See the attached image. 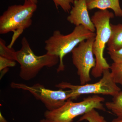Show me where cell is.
Instances as JSON below:
<instances>
[{"instance_id":"6da1fadb","label":"cell","mask_w":122,"mask_h":122,"mask_svg":"<svg viewBox=\"0 0 122 122\" xmlns=\"http://www.w3.org/2000/svg\"><path fill=\"white\" fill-rule=\"evenodd\" d=\"M37 9L36 4L29 0H25L23 5H14L9 6L0 17V34H5L13 32V36L10 48L17 39L32 25V17Z\"/></svg>"},{"instance_id":"7a4b0ae2","label":"cell","mask_w":122,"mask_h":122,"mask_svg":"<svg viewBox=\"0 0 122 122\" xmlns=\"http://www.w3.org/2000/svg\"><path fill=\"white\" fill-rule=\"evenodd\" d=\"M95 33L92 32L82 25L75 26L72 32L67 35L62 34L59 30H55L52 35L45 41L46 53L59 57L57 73L64 71V57L81 42L90 38L95 37Z\"/></svg>"},{"instance_id":"3957f363","label":"cell","mask_w":122,"mask_h":122,"mask_svg":"<svg viewBox=\"0 0 122 122\" xmlns=\"http://www.w3.org/2000/svg\"><path fill=\"white\" fill-rule=\"evenodd\" d=\"M114 14L107 10L96 11L91 17L96 29V35L93 45V51L96 59L95 66L92 70L91 74L95 78L102 75L103 71L110 69V65L104 58V50L111 33L110 20Z\"/></svg>"},{"instance_id":"277c9868","label":"cell","mask_w":122,"mask_h":122,"mask_svg":"<svg viewBox=\"0 0 122 122\" xmlns=\"http://www.w3.org/2000/svg\"><path fill=\"white\" fill-rule=\"evenodd\" d=\"M20 49L16 51V61L20 65L19 75L25 81L35 78L44 67L51 68L59 63V57L46 53L41 56L36 55L32 50L26 37L21 40Z\"/></svg>"},{"instance_id":"5b68a950","label":"cell","mask_w":122,"mask_h":122,"mask_svg":"<svg viewBox=\"0 0 122 122\" xmlns=\"http://www.w3.org/2000/svg\"><path fill=\"white\" fill-rule=\"evenodd\" d=\"M104 101L103 97L96 95L87 97L79 102L68 99L59 108L52 111L47 110L44 116L52 122H72L75 118L93 109L106 111L102 103Z\"/></svg>"},{"instance_id":"8992f818","label":"cell","mask_w":122,"mask_h":122,"mask_svg":"<svg viewBox=\"0 0 122 122\" xmlns=\"http://www.w3.org/2000/svg\"><path fill=\"white\" fill-rule=\"evenodd\" d=\"M109 69H107L103 71L102 77L96 83L76 85L62 82L56 84L55 86L59 89L72 91V99H75L81 95L87 94H102L113 97L121 91V89L114 81Z\"/></svg>"},{"instance_id":"52a82bcc","label":"cell","mask_w":122,"mask_h":122,"mask_svg":"<svg viewBox=\"0 0 122 122\" xmlns=\"http://www.w3.org/2000/svg\"><path fill=\"white\" fill-rule=\"evenodd\" d=\"M10 86L13 89L28 91L36 99L43 103L49 111L58 109L64 105L68 99H72V92L70 90H64L60 89L54 90L46 89L40 83L29 86L14 82H11Z\"/></svg>"},{"instance_id":"ba28073f","label":"cell","mask_w":122,"mask_h":122,"mask_svg":"<svg viewBox=\"0 0 122 122\" xmlns=\"http://www.w3.org/2000/svg\"><path fill=\"white\" fill-rule=\"evenodd\" d=\"M95 38L81 42L71 52L72 62L77 69L81 85L91 81L90 73L96 65L92 48Z\"/></svg>"},{"instance_id":"9c48e42d","label":"cell","mask_w":122,"mask_h":122,"mask_svg":"<svg viewBox=\"0 0 122 122\" xmlns=\"http://www.w3.org/2000/svg\"><path fill=\"white\" fill-rule=\"evenodd\" d=\"M67 20L75 26L82 25L95 33L96 29L90 17L86 0H76L73 4Z\"/></svg>"},{"instance_id":"30bf717a","label":"cell","mask_w":122,"mask_h":122,"mask_svg":"<svg viewBox=\"0 0 122 122\" xmlns=\"http://www.w3.org/2000/svg\"><path fill=\"white\" fill-rule=\"evenodd\" d=\"M88 10L97 9L99 10L111 9L116 16L122 17V9L119 0H86Z\"/></svg>"},{"instance_id":"8fae6325","label":"cell","mask_w":122,"mask_h":122,"mask_svg":"<svg viewBox=\"0 0 122 122\" xmlns=\"http://www.w3.org/2000/svg\"><path fill=\"white\" fill-rule=\"evenodd\" d=\"M111 33L107 44V50L116 51L122 48V24H111Z\"/></svg>"},{"instance_id":"7c38bea8","label":"cell","mask_w":122,"mask_h":122,"mask_svg":"<svg viewBox=\"0 0 122 122\" xmlns=\"http://www.w3.org/2000/svg\"><path fill=\"white\" fill-rule=\"evenodd\" d=\"M106 107L119 118H122V91L113 97L112 101L105 104Z\"/></svg>"},{"instance_id":"4fadbf2b","label":"cell","mask_w":122,"mask_h":122,"mask_svg":"<svg viewBox=\"0 0 122 122\" xmlns=\"http://www.w3.org/2000/svg\"><path fill=\"white\" fill-rule=\"evenodd\" d=\"M16 53L13 48L6 46L4 40L0 38V56L16 61Z\"/></svg>"},{"instance_id":"5bb4252c","label":"cell","mask_w":122,"mask_h":122,"mask_svg":"<svg viewBox=\"0 0 122 122\" xmlns=\"http://www.w3.org/2000/svg\"><path fill=\"white\" fill-rule=\"evenodd\" d=\"M111 73L114 81L117 84L122 86V62H113L110 66Z\"/></svg>"},{"instance_id":"9a60e30c","label":"cell","mask_w":122,"mask_h":122,"mask_svg":"<svg viewBox=\"0 0 122 122\" xmlns=\"http://www.w3.org/2000/svg\"><path fill=\"white\" fill-rule=\"evenodd\" d=\"M103 117L100 115L98 112L93 109L83 115L79 119V121L86 120L88 122H100Z\"/></svg>"},{"instance_id":"2e32d148","label":"cell","mask_w":122,"mask_h":122,"mask_svg":"<svg viewBox=\"0 0 122 122\" xmlns=\"http://www.w3.org/2000/svg\"><path fill=\"white\" fill-rule=\"evenodd\" d=\"M76 0H53L57 9L60 7L66 12H69L72 8V4Z\"/></svg>"},{"instance_id":"e0dca14e","label":"cell","mask_w":122,"mask_h":122,"mask_svg":"<svg viewBox=\"0 0 122 122\" xmlns=\"http://www.w3.org/2000/svg\"><path fill=\"white\" fill-rule=\"evenodd\" d=\"M113 62H122V48L116 51H109L107 52Z\"/></svg>"},{"instance_id":"ac0fdd59","label":"cell","mask_w":122,"mask_h":122,"mask_svg":"<svg viewBox=\"0 0 122 122\" xmlns=\"http://www.w3.org/2000/svg\"><path fill=\"white\" fill-rule=\"evenodd\" d=\"M16 64L15 61L0 56V71L9 67H14Z\"/></svg>"},{"instance_id":"d6986e66","label":"cell","mask_w":122,"mask_h":122,"mask_svg":"<svg viewBox=\"0 0 122 122\" xmlns=\"http://www.w3.org/2000/svg\"><path fill=\"white\" fill-rule=\"evenodd\" d=\"M0 122H8L2 115L1 112H0Z\"/></svg>"},{"instance_id":"ffe728a7","label":"cell","mask_w":122,"mask_h":122,"mask_svg":"<svg viewBox=\"0 0 122 122\" xmlns=\"http://www.w3.org/2000/svg\"><path fill=\"white\" fill-rule=\"evenodd\" d=\"M111 122H122V118H117L113 119Z\"/></svg>"},{"instance_id":"44dd1931","label":"cell","mask_w":122,"mask_h":122,"mask_svg":"<svg viewBox=\"0 0 122 122\" xmlns=\"http://www.w3.org/2000/svg\"><path fill=\"white\" fill-rule=\"evenodd\" d=\"M39 122H52L51 121H50V120H48V119H47L45 118L43 119H42L41 120H40L39 121Z\"/></svg>"},{"instance_id":"7402d4cb","label":"cell","mask_w":122,"mask_h":122,"mask_svg":"<svg viewBox=\"0 0 122 122\" xmlns=\"http://www.w3.org/2000/svg\"><path fill=\"white\" fill-rule=\"evenodd\" d=\"M29 0L30 1L34 3V4H36L38 2V0Z\"/></svg>"},{"instance_id":"603a6c76","label":"cell","mask_w":122,"mask_h":122,"mask_svg":"<svg viewBox=\"0 0 122 122\" xmlns=\"http://www.w3.org/2000/svg\"><path fill=\"white\" fill-rule=\"evenodd\" d=\"M107 122L106 121V120H105V119H104V118L103 117L102 118V119L101 120V122Z\"/></svg>"},{"instance_id":"cb8c5ba5","label":"cell","mask_w":122,"mask_h":122,"mask_svg":"<svg viewBox=\"0 0 122 122\" xmlns=\"http://www.w3.org/2000/svg\"></svg>"}]
</instances>
